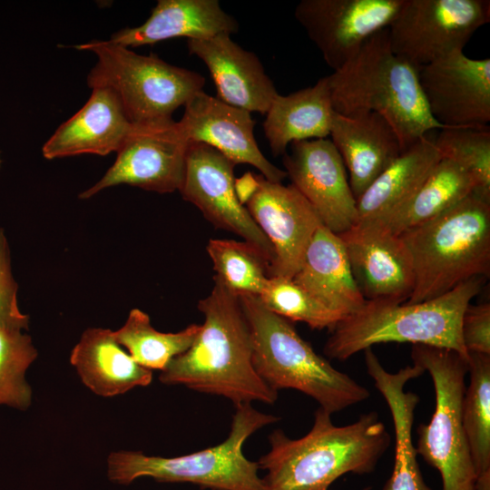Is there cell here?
I'll use <instances>...</instances> for the list:
<instances>
[{
    "label": "cell",
    "instance_id": "cell-16",
    "mask_svg": "<svg viewBox=\"0 0 490 490\" xmlns=\"http://www.w3.org/2000/svg\"><path fill=\"white\" fill-rule=\"evenodd\" d=\"M257 188L244 206L272 246L269 278L293 279L322 223L293 185L270 181L261 174H257Z\"/></svg>",
    "mask_w": 490,
    "mask_h": 490
},
{
    "label": "cell",
    "instance_id": "cell-11",
    "mask_svg": "<svg viewBox=\"0 0 490 490\" xmlns=\"http://www.w3.org/2000/svg\"><path fill=\"white\" fill-rule=\"evenodd\" d=\"M189 142L178 122L133 125L103 176L80 192L87 200L100 191L127 184L158 193L179 191L184 178Z\"/></svg>",
    "mask_w": 490,
    "mask_h": 490
},
{
    "label": "cell",
    "instance_id": "cell-15",
    "mask_svg": "<svg viewBox=\"0 0 490 490\" xmlns=\"http://www.w3.org/2000/svg\"><path fill=\"white\" fill-rule=\"evenodd\" d=\"M282 162L287 177L318 214L322 225L336 234L357 222V201L342 158L329 139L290 143Z\"/></svg>",
    "mask_w": 490,
    "mask_h": 490
},
{
    "label": "cell",
    "instance_id": "cell-36",
    "mask_svg": "<svg viewBox=\"0 0 490 490\" xmlns=\"http://www.w3.org/2000/svg\"><path fill=\"white\" fill-rule=\"evenodd\" d=\"M460 331L467 352L490 355V303H469L462 315Z\"/></svg>",
    "mask_w": 490,
    "mask_h": 490
},
{
    "label": "cell",
    "instance_id": "cell-24",
    "mask_svg": "<svg viewBox=\"0 0 490 490\" xmlns=\"http://www.w3.org/2000/svg\"><path fill=\"white\" fill-rule=\"evenodd\" d=\"M292 279L343 318L366 302L353 278L343 241L322 224Z\"/></svg>",
    "mask_w": 490,
    "mask_h": 490
},
{
    "label": "cell",
    "instance_id": "cell-20",
    "mask_svg": "<svg viewBox=\"0 0 490 490\" xmlns=\"http://www.w3.org/2000/svg\"><path fill=\"white\" fill-rule=\"evenodd\" d=\"M132 128L117 94L107 87L92 93L42 147L47 160L80 154L106 156L116 152Z\"/></svg>",
    "mask_w": 490,
    "mask_h": 490
},
{
    "label": "cell",
    "instance_id": "cell-4",
    "mask_svg": "<svg viewBox=\"0 0 490 490\" xmlns=\"http://www.w3.org/2000/svg\"><path fill=\"white\" fill-rule=\"evenodd\" d=\"M485 280L484 277L473 278L440 297L419 303L366 300L330 330L324 353L344 361L376 344L409 342L448 348L468 357L461 338V318Z\"/></svg>",
    "mask_w": 490,
    "mask_h": 490
},
{
    "label": "cell",
    "instance_id": "cell-7",
    "mask_svg": "<svg viewBox=\"0 0 490 490\" xmlns=\"http://www.w3.org/2000/svg\"><path fill=\"white\" fill-rule=\"evenodd\" d=\"M279 419L251 404L236 406L228 437L219 445L172 457L114 451L107 457V477L121 485L151 477L157 482L191 483L210 490H264L258 463L248 459L242 447L251 435Z\"/></svg>",
    "mask_w": 490,
    "mask_h": 490
},
{
    "label": "cell",
    "instance_id": "cell-33",
    "mask_svg": "<svg viewBox=\"0 0 490 490\" xmlns=\"http://www.w3.org/2000/svg\"><path fill=\"white\" fill-rule=\"evenodd\" d=\"M434 142L442 158L456 162L473 177L474 194L490 202L489 126L443 128Z\"/></svg>",
    "mask_w": 490,
    "mask_h": 490
},
{
    "label": "cell",
    "instance_id": "cell-17",
    "mask_svg": "<svg viewBox=\"0 0 490 490\" xmlns=\"http://www.w3.org/2000/svg\"><path fill=\"white\" fill-rule=\"evenodd\" d=\"M338 235L366 300H408L414 270L408 250L398 234L377 222H358Z\"/></svg>",
    "mask_w": 490,
    "mask_h": 490
},
{
    "label": "cell",
    "instance_id": "cell-25",
    "mask_svg": "<svg viewBox=\"0 0 490 490\" xmlns=\"http://www.w3.org/2000/svg\"><path fill=\"white\" fill-rule=\"evenodd\" d=\"M70 363L83 385L103 397L149 386L152 380V371L136 363L109 328L85 329L71 351Z\"/></svg>",
    "mask_w": 490,
    "mask_h": 490
},
{
    "label": "cell",
    "instance_id": "cell-31",
    "mask_svg": "<svg viewBox=\"0 0 490 490\" xmlns=\"http://www.w3.org/2000/svg\"><path fill=\"white\" fill-rule=\"evenodd\" d=\"M207 252L215 277L238 297L260 296L269 278L270 261L247 241L211 239Z\"/></svg>",
    "mask_w": 490,
    "mask_h": 490
},
{
    "label": "cell",
    "instance_id": "cell-1",
    "mask_svg": "<svg viewBox=\"0 0 490 490\" xmlns=\"http://www.w3.org/2000/svg\"><path fill=\"white\" fill-rule=\"evenodd\" d=\"M213 280L210 295L198 303L204 322L197 338L161 371L159 380L223 397L235 407L272 405L278 392L253 368L251 334L240 299L215 276Z\"/></svg>",
    "mask_w": 490,
    "mask_h": 490
},
{
    "label": "cell",
    "instance_id": "cell-13",
    "mask_svg": "<svg viewBox=\"0 0 490 490\" xmlns=\"http://www.w3.org/2000/svg\"><path fill=\"white\" fill-rule=\"evenodd\" d=\"M404 0H301L294 14L334 72L391 24Z\"/></svg>",
    "mask_w": 490,
    "mask_h": 490
},
{
    "label": "cell",
    "instance_id": "cell-9",
    "mask_svg": "<svg viewBox=\"0 0 490 490\" xmlns=\"http://www.w3.org/2000/svg\"><path fill=\"white\" fill-rule=\"evenodd\" d=\"M413 363L433 380L436 407L428 424L417 427L416 451L442 479V490H475L476 475L462 424L468 357L426 345H413Z\"/></svg>",
    "mask_w": 490,
    "mask_h": 490
},
{
    "label": "cell",
    "instance_id": "cell-23",
    "mask_svg": "<svg viewBox=\"0 0 490 490\" xmlns=\"http://www.w3.org/2000/svg\"><path fill=\"white\" fill-rule=\"evenodd\" d=\"M238 30L239 24L218 0H159L143 24L121 29L109 40L132 48L180 36L208 39Z\"/></svg>",
    "mask_w": 490,
    "mask_h": 490
},
{
    "label": "cell",
    "instance_id": "cell-27",
    "mask_svg": "<svg viewBox=\"0 0 490 490\" xmlns=\"http://www.w3.org/2000/svg\"><path fill=\"white\" fill-rule=\"evenodd\" d=\"M334 113L328 76L313 86L288 95L278 94L263 122L272 154L284 155L293 142L327 138Z\"/></svg>",
    "mask_w": 490,
    "mask_h": 490
},
{
    "label": "cell",
    "instance_id": "cell-5",
    "mask_svg": "<svg viewBox=\"0 0 490 490\" xmlns=\"http://www.w3.org/2000/svg\"><path fill=\"white\" fill-rule=\"evenodd\" d=\"M239 299L250 329L253 368L270 387L298 390L330 415L369 397L368 388L316 353L292 322L269 310L259 296Z\"/></svg>",
    "mask_w": 490,
    "mask_h": 490
},
{
    "label": "cell",
    "instance_id": "cell-2",
    "mask_svg": "<svg viewBox=\"0 0 490 490\" xmlns=\"http://www.w3.org/2000/svg\"><path fill=\"white\" fill-rule=\"evenodd\" d=\"M269 442L270 451L257 462L266 471L264 490H329L343 475L372 473L391 436L375 411L339 426L319 407L305 436L292 439L276 429Z\"/></svg>",
    "mask_w": 490,
    "mask_h": 490
},
{
    "label": "cell",
    "instance_id": "cell-3",
    "mask_svg": "<svg viewBox=\"0 0 490 490\" xmlns=\"http://www.w3.org/2000/svg\"><path fill=\"white\" fill-rule=\"evenodd\" d=\"M328 77L337 113L380 114L396 131L404 151L442 129L428 112L417 69L391 50L387 28L368 38L350 61Z\"/></svg>",
    "mask_w": 490,
    "mask_h": 490
},
{
    "label": "cell",
    "instance_id": "cell-38",
    "mask_svg": "<svg viewBox=\"0 0 490 490\" xmlns=\"http://www.w3.org/2000/svg\"><path fill=\"white\" fill-rule=\"evenodd\" d=\"M362 490H370V488H369V487H366V488H364V489H362Z\"/></svg>",
    "mask_w": 490,
    "mask_h": 490
},
{
    "label": "cell",
    "instance_id": "cell-29",
    "mask_svg": "<svg viewBox=\"0 0 490 490\" xmlns=\"http://www.w3.org/2000/svg\"><path fill=\"white\" fill-rule=\"evenodd\" d=\"M200 329L201 325L191 324L175 333L161 332L152 327L147 313L132 309L124 324L113 334L136 363L152 371H162L192 345Z\"/></svg>",
    "mask_w": 490,
    "mask_h": 490
},
{
    "label": "cell",
    "instance_id": "cell-35",
    "mask_svg": "<svg viewBox=\"0 0 490 490\" xmlns=\"http://www.w3.org/2000/svg\"><path fill=\"white\" fill-rule=\"evenodd\" d=\"M18 284L14 278L10 246L3 228H0V323L14 322L28 329L29 316L18 306Z\"/></svg>",
    "mask_w": 490,
    "mask_h": 490
},
{
    "label": "cell",
    "instance_id": "cell-21",
    "mask_svg": "<svg viewBox=\"0 0 490 490\" xmlns=\"http://www.w3.org/2000/svg\"><path fill=\"white\" fill-rule=\"evenodd\" d=\"M329 135L348 171L356 201L404 151L391 124L373 112L352 115L335 112Z\"/></svg>",
    "mask_w": 490,
    "mask_h": 490
},
{
    "label": "cell",
    "instance_id": "cell-14",
    "mask_svg": "<svg viewBox=\"0 0 490 490\" xmlns=\"http://www.w3.org/2000/svg\"><path fill=\"white\" fill-rule=\"evenodd\" d=\"M431 117L443 128L488 127L490 59L454 52L417 69Z\"/></svg>",
    "mask_w": 490,
    "mask_h": 490
},
{
    "label": "cell",
    "instance_id": "cell-22",
    "mask_svg": "<svg viewBox=\"0 0 490 490\" xmlns=\"http://www.w3.org/2000/svg\"><path fill=\"white\" fill-rule=\"evenodd\" d=\"M364 355L368 374L387 402L394 425V466L383 490H433L423 478L413 444L415 409L420 398L404 389L409 380L422 376L425 370L414 364L391 373L385 369L371 348L365 349Z\"/></svg>",
    "mask_w": 490,
    "mask_h": 490
},
{
    "label": "cell",
    "instance_id": "cell-30",
    "mask_svg": "<svg viewBox=\"0 0 490 490\" xmlns=\"http://www.w3.org/2000/svg\"><path fill=\"white\" fill-rule=\"evenodd\" d=\"M462 424L476 477L490 474V355L468 352Z\"/></svg>",
    "mask_w": 490,
    "mask_h": 490
},
{
    "label": "cell",
    "instance_id": "cell-32",
    "mask_svg": "<svg viewBox=\"0 0 490 490\" xmlns=\"http://www.w3.org/2000/svg\"><path fill=\"white\" fill-rule=\"evenodd\" d=\"M23 330L27 329L17 323H0V406L25 411L33 398L25 373L38 352Z\"/></svg>",
    "mask_w": 490,
    "mask_h": 490
},
{
    "label": "cell",
    "instance_id": "cell-8",
    "mask_svg": "<svg viewBox=\"0 0 490 490\" xmlns=\"http://www.w3.org/2000/svg\"><path fill=\"white\" fill-rule=\"evenodd\" d=\"M75 48L96 56L88 86L113 90L133 125L173 121L174 112L205 84V78L194 71L170 64L155 54H139L109 39L91 40Z\"/></svg>",
    "mask_w": 490,
    "mask_h": 490
},
{
    "label": "cell",
    "instance_id": "cell-18",
    "mask_svg": "<svg viewBox=\"0 0 490 490\" xmlns=\"http://www.w3.org/2000/svg\"><path fill=\"white\" fill-rule=\"evenodd\" d=\"M188 142L205 143L235 164L256 168L270 181L281 182L285 171L272 164L254 137L255 121L250 112L207 94L196 93L184 105L178 122Z\"/></svg>",
    "mask_w": 490,
    "mask_h": 490
},
{
    "label": "cell",
    "instance_id": "cell-34",
    "mask_svg": "<svg viewBox=\"0 0 490 490\" xmlns=\"http://www.w3.org/2000/svg\"><path fill=\"white\" fill-rule=\"evenodd\" d=\"M259 298L271 312L291 322H304L313 329L330 331L343 318L289 278H268Z\"/></svg>",
    "mask_w": 490,
    "mask_h": 490
},
{
    "label": "cell",
    "instance_id": "cell-10",
    "mask_svg": "<svg viewBox=\"0 0 490 490\" xmlns=\"http://www.w3.org/2000/svg\"><path fill=\"white\" fill-rule=\"evenodd\" d=\"M490 21L488 0H404L387 27L391 50L415 68L463 51Z\"/></svg>",
    "mask_w": 490,
    "mask_h": 490
},
{
    "label": "cell",
    "instance_id": "cell-37",
    "mask_svg": "<svg viewBox=\"0 0 490 490\" xmlns=\"http://www.w3.org/2000/svg\"><path fill=\"white\" fill-rule=\"evenodd\" d=\"M1 165H2V159H1V152H0V168H1Z\"/></svg>",
    "mask_w": 490,
    "mask_h": 490
},
{
    "label": "cell",
    "instance_id": "cell-12",
    "mask_svg": "<svg viewBox=\"0 0 490 490\" xmlns=\"http://www.w3.org/2000/svg\"><path fill=\"white\" fill-rule=\"evenodd\" d=\"M235 165L214 148L202 142H190L184 178L179 191L216 229L240 236L257 247L270 265L272 246L238 199Z\"/></svg>",
    "mask_w": 490,
    "mask_h": 490
},
{
    "label": "cell",
    "instance_id": "cell-26",
    "mask_svg": "<svg viewBox=\"0 0 490 490\" xmlns=\"http://www.w3.org/2000/svg\"><path fill=\"white\" fill-rule=\"evenodd\" d=\"M434 138L423 136L387 166L357 200V222H380L402 208L441 160Z\"/></svg>",
    "mask_w": 490,
    "mask_h": 490
},
{
    "label": "cell",
    "instance_id": "cell-28",
    "mask_svg": "<svg viewBox=\"0 0 490 490\" xmlns=\"http://www.w3.org/2000/svg\"><path fill=\"white\" fill-rule=\"evenodd\" d=\"M475 190L473 177L456 162L441 158L413 197L383 221L395 234L426 223L446 212Z\"/></svg>",
    "mask_w": 490,
    "mask_h": 490
},
{
    "label": "cell",
    "instance_id": "cell-19",
    "mask_svg": "<svg viewBox=\"0 0 490 490\" xmlns=\"http://www.w3.org/2000/svg\"><path fill=\"white\" fill-rule=\"evenodd\" d=\"M187 47L206 64L219 100L250 113H267L279 93L254 53L243 49L229 34L190 39Z\"/></svg>",
    "mask_w": 490,
    "mask_h": 490
},
{
    "label": "cell",
    "instance_id": "cell-6",
    "mask_svg": "<svg viewBox=\"0 0 490 490\" xmlns=\"http://www.w3.org/2000/svg\"><path fill=\"white\" fill-rule=\"evenodd\" d=\"M414 270L407 303L426 301L490 273V202L471 194L438 217L398 234Z\"/></svg>",
    "mask_w": 490,
    "mask_h": 490
}]
</instances>
